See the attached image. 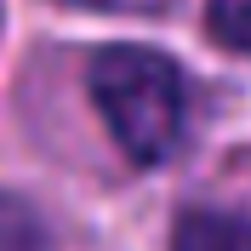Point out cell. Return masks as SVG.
Wrapping results in <instances>:
<instances>
[{
	"label": "cell",
	"mask_w": 251,
	"mask_h": 251,
	"mask_svg": "<svg viewBox=\"0 0 251 251\" xmlns=\"http://www.w3.org/2000/svg\"><path fill=\"white\" fill-rule=\"evenodd\" d=\"M172 251H251V223L228 211H183L172 228Z\"/></svg>",
	"instance_id": "cell-2"
},
{
	"label": "cell",
	"mask_w": 251,
	"mask_h": 251,
	"mask_svg": "<svg viewBox=\"0 0 251 251\" xmlns=\"http://www.w3.org/2000/svg\"><path fill=\"white\" fill-rule=\"evenodd\" d=\"M0 251H46V223L29 200L0 188Z\"/></svg>",
	"instance_id": "cell-3"
},
{
	"label": "cell",
	"mask_w": 251,
	"mask_h": 251,
	"mask_svg": "<svg viewBox=\"0 0 251 251\" xmlns=\"http://www.w3.org/2000/svg\"><path fill=\"white\" fill-rule=\"evenodd\" d=\"M92 109L131 166L172 160L188 137V80L166 51L109 46L92 57Z\"/></svg>",
	"instance_id": "cell-1"
},
{
	"label": "cell",
	"mask_w": 251,
	"mask_h": 251,
	"mask_svg": "<svg viewBox=\"0 0 251 251\" xmlns=\"http://www.w3.org/2000/svg\"><path fill=\"white\" fill-rule=\"evenodd\" d=\"M63 6H86V12H103V6H120V0H63Z\"/></svg>",
	"instance_id": "cell-5"
},
{
	"label": "cell",
	"mask_w": 251,
	"mask_h": 251,
	"mask_svg": "<svg viewBox=\"0 0 251 251\" xmlns=\"http://www.w3.org/2000/svg\"><path fill=\"white\" fill-rule=\"evenodd\" d=\"M205 34L223 51L251 57V0H205Z\"/></svg>",
	"instance_id": "cell-4"
}]
</instances>
